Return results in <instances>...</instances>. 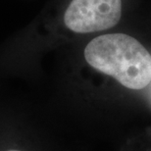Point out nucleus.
I'll use <instances>...</instances> for the list:
<instances>
[{
  "label": "nucleus",
  "instance_id": "1",
  "mask_svg": "<svg viewBox=\"0 0 151 151\" xmlns=\"http://www.w3.org/2000/svg\"><path fill=\"white\" fill-rule=\"evenodd\" d=\"M86 62L113 77L127 88L142 89L151 81V55L137 39L108 34L92 39L84 49Z\"/></svg>",
  "mask_w": 151,
  "mask_h": 151
},
{
  "label": "nucleus",
  "instance_id": "2",
  "mask_svg": "<svg viewBox=\"0 0 151 151\" xmlns=\"http://www.w3.org/2000/svg\"><path fill=\"white\" fill-rule=\"evenodd\" d=\"M122 15V0H72L64 23L78 34L101 32L116 26Z\"/></svg>",
  "mask_w": 151,
  "mask_h": 151
},
{
  "label": "nucleus",
  "instance_id": "3",
  "mask_svg": "<svg viewBox=\"0 0 151 151\" xmlns=\"http://www.w3.org/2000/svg\"><path fill=\"white\" fill-rule=\"evenodd\" d=\"M7 151H22V150H15V149H12V150H7Z\"/></svg>",
  "mask_w": 151,
  "mask_h": 151
}]
</instances>
